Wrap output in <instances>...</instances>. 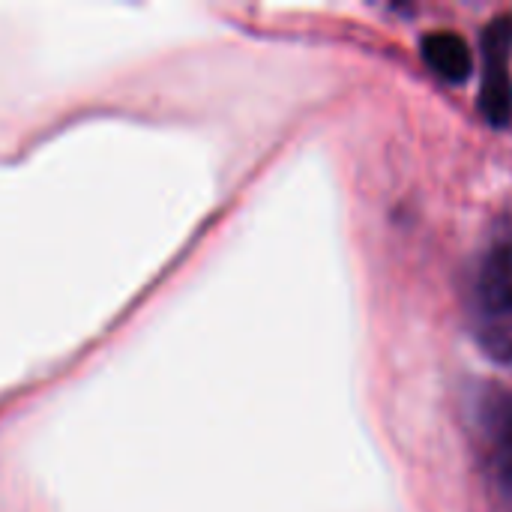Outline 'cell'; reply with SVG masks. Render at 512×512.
<instances>
[{
	"label": "cell",
	"mask_w": 512,
	"mask_h": 512,
	"mask_svg": "<svg viewBox=\"0 0 512 512\" xmlns=\"http://www.w3.org/2000/svg\"><path fill=\"white\" fill-rule=\"evenodd\" d=\"M512 15H498L483 33V84L480 111L492 126L512 120Z\"/></svg>",
	"instance_id": "1"
},
{
	"label": "cell",
	"mask_w": 512,
	"mask_h": 512,
	"mask_svg": "<svg viewBox=\"0 0 512 512\" xmlns=\"http://www.w3.org/2000/svg\"><path fill=\"white\" fill-rule=\"evenodd\" d=\"M480 444L492 477L512 489V390L489 387L477 405Z\"/></svg>",
	"instance_id": "2"
},
{
	"label": "cell",
	"mask_w": 512,
	"mask_h": 512,
	"mask_svg": "<svg viewBox=\"0 0 512 512\" xmlns=\"http://www.w3.org/2000/svg\"><path fill=\"white\" fill-rule=\"evenodd\" d=\"M477 303L489 321H512V240L486 255L477 276Z\"/></svg>",
	"instance_id": "3"
},
{
	"label": "cell",
	"mask_w": 512,
	"mask_h": 512,
	"mask_svg": "<svg viewBox=\"0 0 512 512\" xmlns=\"http://www.w3.org/2000/svg\"><path fill=\"white\" fill-rule=\"evenodd\" d=\"M420 54H423L426 66L450 84H462L474 72L471 48L459 33H450V30L426 33L420 42Z\"/></svg>",
	"instance_id": "4"
}]
</instances>
